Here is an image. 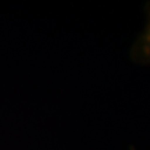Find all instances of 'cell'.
<instances>
[{
	"mask_svg": "<svg viewBox=\"0 0 150 150\" xmlns=\"http://www.w3.org/2000/svg\"><path fill=\"white\" fill-rule=\"evenodd\" d=\"M137 52L141 59L150 64V12L148 15V21L145 27V30L138 41Z\"/></svg>",
	"mask_w": 150,
	"mask_h": 150,
	"instance_id": "1",
	"label": "cell"
}]
</instances>
